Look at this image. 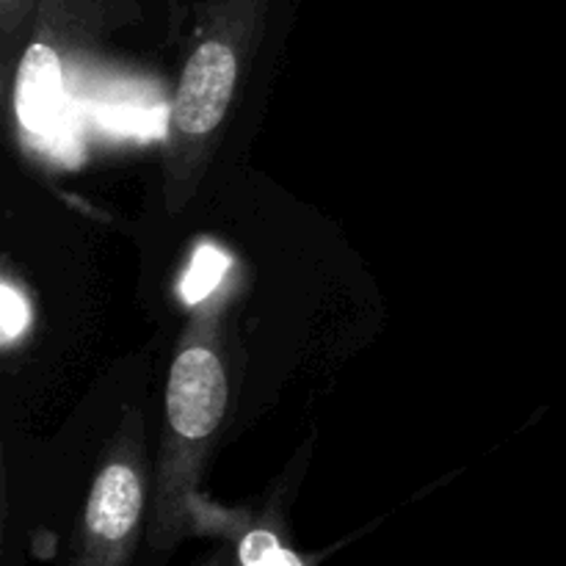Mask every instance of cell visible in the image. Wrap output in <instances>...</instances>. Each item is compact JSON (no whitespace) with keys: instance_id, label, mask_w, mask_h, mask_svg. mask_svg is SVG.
I'll return each mask as SVG.
<instances>
[{"instance_id":"cell-3","label":"cell","mask_w":566,"mask_h":566,"mask_svg":"<svg viewBox=\"0 0 566 566\" xmlns=\"http://www.w3.org/2000/svg\"><path fill=\"white\" fill-rule=\"evenodd\" d=\"M153 475L142 412H125L105 446L66 545L64 566H130L147 509Z\"/></svg>"},{"instance_id":"cell-8","label":"cell","mask_w":566,"mask_h":566,"mask_svg":"<svg viewBox=\"0 0 566 566\" xmlns=\"http://www.w3.org/2000/svg\"><path fill=\"white\" fill-rule=\"evenodd\" d=\"M199 566H238V553L230 551V547H219Z\"/></svg>"},{"instance_id":"cell-4","label":"cell","mask_w":566,"mask_h":566,"mask_svg":"<svg viewBox=\"0 0 566 566\" xmlns=\"http://www.w3.org/2000/svg\"><path fill=\"white\" fill-rule=\"evenodd\" d=\"M108 0H39L33 31L17 70V116L31 136L59 133L66 105V50L103 25Z\"/></svg>"},{"instance_id":"cell-7","label":"cell","mask_w":566,"mask_h":566,"mask_svg":"<svg viewBox=\"0 0 566 566\" xmlns=\"http://www.w3.org/2000/svg\"><path fill=\"white\" fill-rule=\"evenodd\" d=\"M39 0H0V14H3V28L6 33H11L14 28L22 25V20L33 17Z\"/></svg>"},{"instance_id":"cell-1","label":"cell","mask_w":566,"mask_h":566,"mask_svg":"<svg viewBox=\"0 0 566 566\" xmlns=\"http://www.w3.org/2000/svg\"><path fill=\"white\" fill-rule=\"evenodd\" d=\"M271 0H202L175 103L166 119V210L180 213L199 191L221 130L263 42Z\"/></svg>"},{"instance_id":"cell-6","label":"cell","mask_w":566,"mask_h":566,"mask_svg":"<svg viewBox=\"0 0 566 566\" xmlns=\"http://www.w3.org/2000/svg\"><path fill=\"white\" fill-rule=\"evenodd\" d=\"M28 318H31V313H28L25 296L6 280L0 285V332H3V346H11L28 329Z\"/></svg>"},{"instance_id":"cell-2","label":"cell","mask_w":566,"mask_h":566,"mask_svg":"<svg viewBox=\"0 0 566 566\" xmlns=\"http://www.w3.org/2000/svg\"><path fill=\"white\" fill-rule=\"evenodd\" d=\"M221 307L208 302L191 318L171 357L164 396V434L153 470L149 545L171 551L193 523V495L230 407V374L221 352Z\"/></svg>"},{"instance_id":"cell-5","label":"cell","mask_w":566,"mask_h":566,"mask_svg":"<svg viewBox=\"0 0 566 566\" xmlns=\"http://www.w3.org/2000/svg\"><path fill=\"white\" fill-rule=\"evenodd\" d=\"M238 566H304L296 553L282 547L280 536L265 525L249 531L238 545Z\"/></svg>"}]
</instances>
